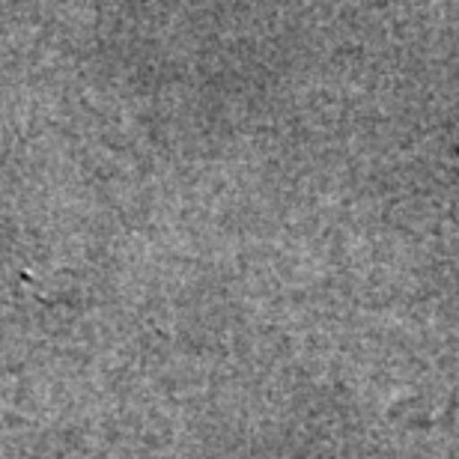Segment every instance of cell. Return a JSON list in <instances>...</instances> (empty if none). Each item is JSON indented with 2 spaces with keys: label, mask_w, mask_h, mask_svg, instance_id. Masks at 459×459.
Returning a JSON list of instances; mask_svg holds the SVG:
<instances>
[{
  "label": "cell",
  "mask_w": 459,
  "mask_h": 459,
  "mask_svg": "<svg viewBox=\"0 0 459 459\" xmlns=\"http://www.w3.org/2000/svg\"><path fill=\"white\" fill-rule=\"evenodd\" d=\"M456 150H459V134H456Z\"/></svg>",
  "instance_id": "1"
}]
</instances>
